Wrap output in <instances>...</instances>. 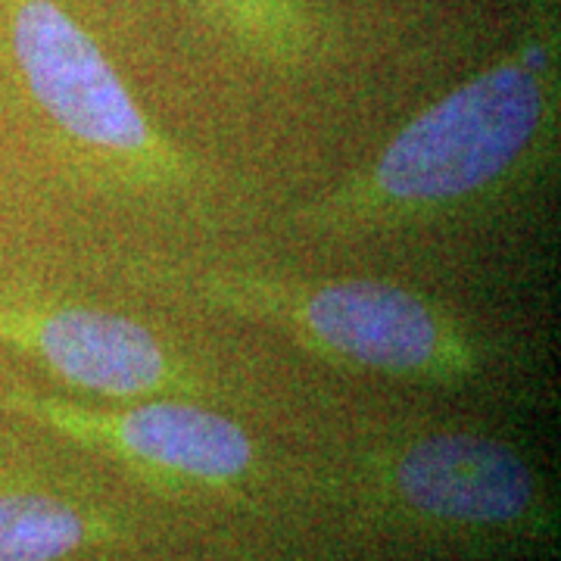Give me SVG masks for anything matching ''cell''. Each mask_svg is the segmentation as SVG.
Here are the masks:
<instances>
[{
    "instance_id": "1",
    "label": "cell",
    "mask_w": 561,
    "mask_h": 561,
    "mask_svg": "<svg viewBox=\"0 0 561 561\" xmlns=\"http://www.w3.org/2000/svg\"><path fill=\"white\" fill-rule=\"evenodd\" d=\"M515 47L427 103L353 175L300 213L319 238H371L493 201L549 153L559 116V32L534 13Z\"/></svg>"
},
{
    "instance_id": "2",
    "label": "cell",
    "mask_w": 561,
    "mask_h": 561,
    "mask_svg": "<svg viewBox=\"0 0 561 561\" xmlns=\"http://www.w3.org/2000/svg\"><path fill=\"white\" fill-rule=\"evenodd\" d=\"M160 287L225 316L256 321L337 368L409 383L471 381L481 341L440 302L381 278H290L234 265L157 268Z\"/></svg>"
},
{
    "instance_id": "3",
    "label": "cell",
    "mask_w": 561,
    "mask_h": 561,
    "mask_svg": "<svg viewBox=\"0 0 561 561\" xmlns=\"http://www.w3.org/2000/svg\"><path fill=\"white\" fill-rule=\"evenodd\" d=\"M10 50L41 116L84 157L144 191H184L194 162L144 113L119 69L60 0H7Z\"/></svg>"
},
{
    "instance_id": "4",
    "label": "cell",
    "mask_w": 561,
    "mask_h": 561,
    "mask_svg": "<svg viewBox=\"0 0 561 561\" xmlns=\"http://www.w3.org/2000/svg\"><path fill=\"white\" fill-rule=\"evenodd\" d=\"M0 402L66 440L119 461L128 474L165 496H225L256 468V443L241 424L187 397L98 409L13 387Z\"/></svg>"
},
{
    "instance_id": "5",
    "label": "cell",
    "mask_w": 561,
    "mask_h": 561,
    "mask_svg": "<svg viewBox=\"0 0 561 561\" xmlns=\"http://www.w3.org/2000/svg\"><path fill=\"white\" fill-rule=\"evenodd\" d=\"M371 486L402 522L453 537H537L552 530L530 461L474 431H431L390 446L371 465Z\"/></svg>"
},
{
    "instance_id": "6",
    "label": "cell",
    "mask_w": 561,
    "mask_h": 561,
    "mask_svg": "<svg viewBox=\"0 0 561 561\" xmlns=\"http://www.w3.org/2000/svg\"><path fill=\"white\" fill-rule=\"evenodd\" d=\"M0 346L101 400L197 397L191 368L140 321L0 287Z\"/></svg>"
},
{
    "instance_id": "7",
    "label": "cell",
    "mask_w": 561,
    "mask_h": 561,
    "mask_svg": "<svg viewBox=\"0 0 561 561\" xmlns=\"http://www.w3.org/2000/svg\"><path fill=\"white\" fill-rule=\"evenodd\" d=\"M106 534V522L79 502L41 490H0V561H62Z\"/></svg>"
},
{
    "instance_id": "8",
    "label": "cell",
    "mask_w": 561,
    "mask_h": 561,
    "mask_svg": "<svg viewBox=\"0 0 561 561\" xmlns=\"http://www.w3.org/2000/svg\"><path fill=\"white\" fill-rule=\"evenodd\" d=\"M256 60L300 69L316 54V22L302 0H194Z\"/></svg>"
}]
</instances>
